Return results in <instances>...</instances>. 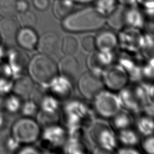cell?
Masks as SVG:
<instances>
[{"label":"cell","instance_id":"7402d4cb","mask_svg":"<svg viewBox=\"0 0 154 154\" xmlns=\"http://www.w3.org/2000/svg\"><path fill=\"white\" fill-rule=\"evenodd\" d=\"M10 130L6 127H0V147H7L11 138Z\"/></svg>","mask_w":154,"mask_h":154},{"label":"cell","instance_id":"2e32d148","mask_svg":"<svg viewBox=\"0 0 154 154\" xmlns=\"http://www.w3.org/2000/svg\"><path fill=\"white\" fill-rule=\"evenodd\" d=\"M18 23L22 27L33 28L37 23V17L35 14L28 10L19 12L17 16Z\"/></svg>","mask_w":154,"mask_h":154},{"label":"cell","instance_id":"5b68a950","mask_svg":"<svg viewBox=\"0 0 154 154\" xmlns=\"http://www.w3.org/2000/svg\"><path fill=\"white\" fill-rule=\"evenodd\" d=\"M96 100L97 111L105 117H111L119 109V103L116 97L109 93H99Z\"/></svg>","mask_w":154,"mask_h":154},{"label":"cell","instance_id":"8992f818","mask_svg":"<svg viewBox=\"0 0 154 154\" xmlns=\"http://www.w3.org/2000/svg\"><path fill=\"white\" fill-rule=\"evenodd\" d=\"M103 88L102 81L95 75L86 73L79 81V88L81 93L87 98H92L99 93Z\"/></svg>","mask_w":154,"mask_h":154},{"label":"cell","instance_id":"9c48e42d","mask_svg":"<svg viewBox=\"0 0 154 154\" xmlns=\"http://www.w3.org/2000/svg\"><path fill=\"white\" fill-rule=\"evenodd\" d=\"M19 23L13 17H4L0 20V37L7 42L16 39L19 31Z\"/></svg>","mask_w":154,"mask_h":154},{"label":"cell","instance_id":"4fadbf2b","mask_svg":"<svg viewBox=\"0 0 154 154\" xmlns=\"http://www.w3.org/2000/svg\"><path fill=\"white\" fill-rule=\"evenodd\" d=\"M75 3L73 0H54L52 11L58 19H63L73 11Z\"/></svg>","mask_w":154,"mask_h":154},{"label":"cell","instance_id":"603a6c76","mask_svg":"<svg viewBox=\"0 0 154 154\" xmlns=\"http://www.w3.org/2000/svg\"><path fill=\"white\" fill-rule=\"evenodd\" d=\"M137 4L143 8L146 14L153 16L154 10V0H136Z\"/></svg>","mask_w":154,"mask_h":154},{"label":"cell","instance_id":"9a60e30c","mask_svg":"<svg viewBox=\"0 0 154 154\" xmlns=\"http://www.w3.org/2000/svg\"><path fill=\"white\" fill-rule=\"evenodd\" d=\"M117 43L116 35L110 31L101 32L96 40V44L101 49L109 51L116 46Z\"/></svg>","mask_w":154,"mask_h":154},{"label":"cell","instance_id":"ffe728a7","mask_svg":"<svg viewBox=\"0 0 154 154\" xmlns=\"http://www.w3.org/2000/svg\"><path fill=\"white\" fill-rule=\"evenodd\" d=\"M81 45L83 49L87 52H91L93 51L96 46V39L93 35H87L83 37Z\"/></svg>","mask_w":154,"mask_h":154},{"label":"cell","instance_id":"8fae6325","mask_svg":"<svg viewBox=\"0 0 154 154\" xmlns=\"http://www.w3.org/2000/svg\"><path fill=\"white\" fill-rule=\"evenodd\" d=\"M126 6L122 5H117L116 8L106 17H105L106 22L111 26L112 28L120 29H121L124 25L126 23L125 22V10Z\"/></svg>","mask_w":154,"mask_h":154},{"label":"cell","instance_id":"e0dca14e","mask_svg":"<svg viewBox=\"0 0 154 154\" xmlns=\"http://www.w3.org/2000/svg\"><path fill=\"white\" fill-rule=\"evenodd\" d=\"M94 7L102 16H107L118 5L117 0H94Z\"/></svg>","mask_w":154,"mask_h":154},{"label":"cell","instance_id":"8d00e7d4","mask_svg":"<svg viewBox=\"0 0 154 154\" xmlns=\"http://www.w3.org/2000/svg\"><path fill=\"white\" fill-rule=\"evenodd\" d=\"M2 122H3L2 117V116H1V114H0V127L1 126V125H2Z\"/></svg>","mask_w":154,"mask_h":154},{"label":"cell","instance_id":"7a4b0ae2","mask_svg":"<svg viewBox=\"0 0 154 154\" xmlns=\"http://www.w3.org/2000/svg\"><path fill=\"white\" fill-rule=\"evenodd\" d=\"M28 68L32 79L42 84L52 81L58 73V68L55 62L44 54L34 57L29 63Z\"/></svg>","mask_w":154,"mask_h":154},{"label":"cell","instance_id":"d6a6232c","mask_svg":"<svg viewBox=\"0 0 154 154\" xmlns=\"http://www.w3.org/2000/svg\"><path fill=\"white\" fill-rule=\"evenodd\" d=\"M19 153H37L38 152L32 147H27L22 149Z\"/></svg>","mask_w":154,"mask_h":154},{"label":"cell","instance_id":"f1b7e54d","mask_svg":"<svg viewBox=\"0 0 154 154\" xmlns=\"http://www.w3.org/2000/svg\"><path fill=\"white\" fill-rule=\"evenodd\" d=\"M36 106L32 102L26 103L22 108V112L25 115H31L35 112Z\"/></svg>","mask_w":154,"mask_h":154},{"label":"cell","instance_id":"4316f807","mask_svg":"<svg viewBox=\"0 0 154 154\" xmlns=\"http://www.w3.org/2000/svg\"><path fill=\"white\" fill-rule=\"evenodd\" d=\"M32 3L34 7L40 10H46L50 4V0H32Z\"/></svg>","mask_w":154,"mask_h":154},{"label":"cell","instance_id":"3957f363","mask_svg":"<svg viewBox=\"0 0 154 154\" xmlns=\"http://www.w3.org/2000/svg\"><path fill=\"white\" fill-rule=\"evenodd\" d=\"M39 133L38 125L34 120L28 118L17 120L12 128L14 139L20 143H29L35 141Z\"/></svg>","mask_w":154,"mask_h":154},{"label":"cell","instance_id":"1f68e13d","mask_svg":"<svg viewBox=\"0 0 154 154\" xmlns=\"http://www.w3.org/2000/svg\"><path fill=\"white\" fill-rule=\"evenodd\" d=\"M117 2L119 4L126 7L136 6L137 5L136 0H117Z\"/></svg>","mask_w":154,"mask_h":154},{"label":"cell","instance_id":"277c9868","mask_svg":"<svg viewBox=\"0 0 154 154\" xmlns=\"http://www.w3.org/2000/svg\"><path fill=\"white\" fill-rule=\"evenodd\" d=\"M37 43L38 51L42 54L48 56L56 54L61 45L60 36L53 31H49L43 34Z\"/></svg>","mask_w":154,"mask_h":154},{"label":"cell","instance_id":"6da1fadb","mask_svg":"<svg viewBox=\"0 0 154 154\" xmlns=\"http://www.w3.org/2000/svg\"><path fill=\"white\" fill-rule=\"evenodd\" d=\"M105 22V17L94 6H87L71 12L62 19L61 26L68 31L84 32L97 30L103 27Z\"/></svg>","mask_w":154,"mask_h":154},{"label":"cell","instance_id":"f546056e","mask_svg":"<svg viewBox=\"0 0 154 154\" xmlns=\"http://www.w3.org/2000/svg\"><path fill=\"white\" fill-rule=\"evenodd\" d=\"M143 147L148 153H153V139L152 137L147 139L144 142Z\"/></svg>","mask_w":154,"mask_h":154},{"label":"cell","instance_id":"836d02e7","mask_svg":"<svg viewBox=\"0 0 154 154\" xmlns=\"http://www.w3.org/2000/svg\"><path fill=\"white\" fill-rule=\"evenodd\" d=\"M7 97L4 94L2 93V92L0 91V109L5 108V103L7 100Z\"/></svg>","mask_w":154,"mask_h":154},{"label":"cell","instance_id":"ba28073f","mask_svg":"<svg viewBox=\"0 0 154 154\" xmlns=\"http://www.w3.org/2000/svg\"><path fill=\"white\" fill-rule=\"evenodd\" d=\"M16 40L20 47L30 50L35 46L38 42V37L32 28L23 27L21 29H19Z\"/></svg>","mask_w":154,"mask_h":154},{"label":"cell","instance_id":"7c38bea8","mask_svg":"<svg viewBox=\"0 0 154 154\" xmlns=\"http://www.w3.org/2000/svg\"><path fill=\"white\" fill-rule=\"evenodd\" d=\"M34 90V84L28 76H22L18 78L13 84V92L18 96L26 98L30 96Z\"/></svg>","mask_w":154,"mask_h":154},{"label":"cell","instance_id":"cb8c5ba5","mask_svg":"<svg viewBox=\"0 0 154 154\" xmlns=\"http://www.w3.org/2000/svg\"><path fill=\"white\" fill-rule=\"evenodd\" d=\"M20 103L16 97L9 96L7 97L5 108L8 110V111H16L19 107Z\"/></svg>","mask_w":154,"mask_h":154},{"label":"cell","instance_id":"5bb4252c","mask_svg":"<svg viewBox=\"0 0 154 154\" xmlns=\"http://www.w3.org/2000/svg\"><path fill=\"white\" fill-rule=\"evenodd\" d=\"M125 22L135 27L143 26L144 23L143 16L136 6L126 7L125 10Z\"/></svg>","mask_w":154,"mask_h":154},{"label":"cell","instance_id":"30bf717a","mask_svg":"<svg viewBox=\"0 0 154 154\" xmlns=\"http://www.w3.org/2000/svg\"><path fill=\"white\" fill-rule=\"evenodd\" d=\"M105 81L108 86L114 90L122 87L126 82V76L123 71L118 68L109 70L105 75Z\"/></svg>","mask_w":154,"mask_h":154},{"label":"cell","instance_id":"e575fe53","mask_svg":"<svg viewBox=\"0 0 154 154\" xmlns=\"http://www.w3.org/2000/svg\"><path fill=\"white\" fill-rule=\"evenodd\" d=\"M75 4H88L92 2H94V0H73Z\"/></svg>","mask_w":154,"mask_h":154},{"label":"cell","instance_id":"d6986e66","mask_svg":"<svg viewBox=\"0 0 154 154\" xmlns=\"http://www.w3.org/2000/svg\"><path fill=\"white\" fill-rule=\"evenodd\" d=\"M61 46L66 55H73L78 49V43L75 37L68 35L64 38Z\"/></svg>","mask_w":154,"mask_h":154},{"label":"cell","instance_id":"484cf974","mask_svg":"<svg viewBox=\"0 0 154 154\" xmlns=\"http://www.w3.org/2000/svg\"><path fill=\"white\" fill-rule=\"evenodd\" d=\"M122 141L126 144H134L137 141V138L135 134L131 131H123L121 134Z\"/></svg>","mask_w":154,"mask_h":154},{"label":"cell","instance_id":"d590c367","mask_svg":"<svg viewBox=\"0 0 154 154\" xmlns=\"http://www.w3.org/2000/svg\"><path fill=\"white\" fill-rule=\"evenodd\" d=\"M120 153H138V152L133 150V149H122V150L120 151Z\"/></svg>","mask_w":154,"mask_h":154},{"label":"cell","instance_id":"83f0119b","mask_svg":"<svg viewBox=\"0 0 154 154\" xmlns=\"http://www.w3.org/2000/svg\"><path fill=\"white\" fill-rule=\"evenodd\" d=\"M129 119L125 114L119 115L115 119V125L119 128H124L128 126Z\"/></svg>","mask_w":154,"mask_h":154},{"label":"cell","instance_id":"ac0fdd59","mask_svg":"<svg viewBox=\"0 0 154 154\" xmlns=\"http://www.w3.org/2000/svg\"><path fill=\"white\" fill-rule=\"evenodd\" d=\"M17 0H0V16L13 17L17 13Z\"/></svg>","mask_w":154,"mask_h":154},{"label":"cell","instance_id":"d4e9b609","mask_svg":"<svg viewBox=\"0 0 154 154\" xmlns=\"http://www.w3.org/2000/svg\"><path fill=\"white\" fill-rule=\"evenodd\" d=\"M152 121L146 119H143L139 122L138 127L140 131L144 134H150L152 131Z\"/></svg>","mask_w":154,"mask_h":154},{"label":"cell","instance_id":"44dd1931","mask_svg":"<svg viewBox=\"0 0 154 154\" xmlns=\"http://www.w3.org/2000/svg\"><path fill=\"white\" fill-rule=\"evenodd\" d=\"M8 71L7 70V68L5 67L4 66L0 64V91L1 92L2 90L4 89V87L7 88L8 87L9 82H8Z\"/></svg>","mask_w":154,"mask_h":154},{"label":"cell","instance_id":"4dcf8cb0","mask_svg":"<svg viewBox=\"0 0 154 154\" xmlns=\"http://www.w3.org/2000/svg\"><path fill=\"white\" fill-rule=\"evenodd\" d=\"M16 7L17 12L23 11L29 9V4L26 0H17Z\"/></svg>","mask_w":154,"mask_h":154},{"label":"cell","instance_id":"52a82bcc","mask_svg":"<svg viewBox=\"0 0 154 154\" xmlns=\"http://www.w3.org/2000/svg\"><path fill=\"white\" fill-rule=\"evenodd\" d=\"M59 70L63 76L70 79H73L79 73L80 65L75 57L66 55L60 61Z\"/></svg>","mask_w":154,"mask_h":154}]
</instances>
